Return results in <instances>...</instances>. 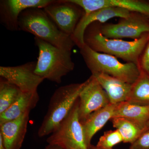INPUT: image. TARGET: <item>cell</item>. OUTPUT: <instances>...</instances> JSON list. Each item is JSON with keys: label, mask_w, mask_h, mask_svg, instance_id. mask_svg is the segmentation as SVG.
<instances>
[{"label": "cell", "mask_w": 149, "mask_h": 149, "mask_svg": "<svg viewBox=\"0 0 149 149\" xmlns=\"http://www.w3.org/2000/svg\"><path fill=\"white\" fill-rule=\"evenodd\" d=\"M149 41V33L132 41L107 38L101 32L99 22L89 25L84 35L85 44L93 50L114 56L127 63H133L139 65L141 54Z\"/></svg>", "instance_id": "6da1fadb"}, {"label": "cell", "mask_w": 149, "mask_h": 149, "mask_svg": "<svg viewBox=\"0 0 149 149\" xmlns=\"http://www.w3.org/2000/svg\"><path fill=\"white\" fill-rule=\"evenodd\" d=\"M19 31L29 32L55 47L72 51L75 44L71 36L58 29L43 8H31L23 11L18 20Z\"/></svg>", "instance_id": "7a4b0ae2"}, {"label": "cell", "mask_w": 149, "mask_h": 149, "mask_svg": "<svg viewBox=\"0 0 149 149\" xmlns=\"http://www.w3.org/2000/svg\"><path fill=\"white\" fill-rule=\"evenodd\" d=\"M39 50L35 73L45 79L56 83L74 69L72 51L60 49L45 41L35 37Z\"/></svg>", "instance_id": "3957f363"}, {"label": "cell", "mask_w": 149, "mask_h": 149, "mask_svg": "<svg viewBox=\"0 0 149 149\" xmlns=\"http://www.w3.org/2000/svg\"><path fill=\"white\" fill-rule=\"evenodd\" d=\"M79 49L92 74L104 73L131 85L139 79L142 74L140 67L135 63H121L114 56L96 52L85 44Z\"/></svg>", "instance_id": "277c9868"}, {"label": "cell", "mask_w": 149, "mask_h": 149, "mask_svg": "<svg viewBox=\"0 0 149 149\" xmlns=\"http://www.w3.org/2000/svg\"><path fill=\"white\" fill-rule=\"evenodd\" d=\"M86 81L58 88L51 97L47 112L38 130L40 137L52 134L67 116L79 99Z\"/></svg>", "instance_id": "5b68a950"}, {"label": "cell", "mask_w": 149, "mask_h": 149, "mask_svg": "<svg viewBox=\"0 0 149 149\" xmlns=\"http://www.w3.org/2000/svg\"><path fill=\"white\" fill-rule=\"evenodd\" d=\"M79 99L67 116L47 139L64 149H89L79 116Z\"/></svg>", "instance_id": "8992f818"}, {"label": "cell", "mask_w": 149, "mask_h": 149, "mask_svg": "<svg viewBox=\"0 0 149 149\" xmlns=\"http://www.w3.org/2000/svg\"><path fill=\"white\" fill-rule=\"evenodd\" d=\"M100 28L102 34L107 38L135 40L149 33V18L141 14L131 12L130 16L121 19L116 24L101 25L100 23Z\"/></svg>", "instance_id": "52a82bcc"}, {"label": "cell", "mask_w": 149, "mask_h": 149, "mask_svg": "<svg viewBox=\"0 0 149 149\" xmlns=\"http://www.w3.org/2000/svg\"><path fill=\"white\" fill-rule=\"evenodd\" d=\"M43 9L61 31L70 36L84 14L83 9L69 0H54Z\"/></svg>", "instance_id": "ba28073f"}, {"label": "cell", "mask_w": 149, "mask_h": 149, "mask_svg": "<svg viewBox=\"0 0 149 149\" xmlns=\"http://www.w3.org/2000/svg\"><path fill=\"white\" fill-rule=\"evenodd\" d=\"M37 62L31 61L15 66H0L1 78L18 87L23 93L37 92L45 80L35 73Z\"/></svg>", "instance_id": "9c48e42d"}, {"label": "cell", "mask_w": 149, "mask_h": 149, "mask_svg": "<svg viewBox=\"0 0 149 149\" xmlns=\"http://www.w3.org/2000/svg\"><path fill=\"white\" fill-rule=\"evenodd\" d=\"M105 91L93 75L86 80V84L79 97V116L83 122L92 113L109 104Z\"/></svg>", "instance_id": "30bf717a"}, {"label": "cell", "mask_w": 149, "mask_h": 149, "mask_svg": "<svg viewBox=\"0 0 149 149\" xmlns=\"http://www.w3.org/2000/svg\"><path fill=\"white\" fill-rule=\"evenodd\" d=\"M54 0H1L0 22L9 31H19L18 20L23 11L31 8H44Z\"/></svg>", "instance_id": "8fae6325"}, {"label": "cell", "mask_w": 149, "mask_h": 149, "mask_svg": "<svg viewBox=\"0 0 149 149\" xmlns=\"http://www.w3.org/2000/svg\"><path fill=\"white\" fill-rule=\"evenodd\" d=\"M131 13V12L124 9L109 7L100 9L88 14H84L71 36V38L75 45L80 48L85 44L84 33L89 25L95 22L103 23L113 17L126 18L130 16Z\"/></svg>", "instance_id": "7c38bea8"}, {"label": "cell", "mask_w": 149, "mask_h": 149, "mask_svg": "<svg viewBox=\"0 0 149 149\" xmlns=\"http://www.w3.org/2000/svg\"><path fill=\"white\" fill-rule=\"evenodd\" d=\"M88 14L100 9L116 7L137 13L149 18V2L139 0H69Z\"/></svg>", "instance_id": "4fadbf2b"}, {"label": "cell", "mask_w": 149, "mask_h": 149, "mask_svg": "<svg viewBox=\"0 0 149 149\" xmlns=\"http://www.w3.org/2000/svg\"><path fill=\"white\" fill-rule=\"evenodd\" d=\"M29 112L0 125V137L6 149H20L24 141Z\"/></svg>", "instance_id": "5bb4252c"}, {"label": "cell", "mask_w": 149, "mask_h": 149, "mask_svg": "<svg viewBox=\"0 0 149 149\" xmlns=\"http://www.w3.org/2000/svg\"><path fill=\"white\" fill-rule=\"evenodd\" d=\"M108 97L110 103L116 104L128 100L132 85L102 73L92 74Z\"/></svg>", "instance_id": "9a60e30c"}, {"label": "cell", "mask_w": 149, "mask_h": 149, "mask_svg": "<svg viewBox=\"0 0 149 149\" xmlns=\"http://www.w3.org/2000/svg\"><path fill=\"white\" fill-rule=\"evenodd\" d=\"M116 106V104L110 103L104 107L92 113L81 123L89 149L92 145L91 142L93 136L104 127L109 120L113 117Z\"/></svg>", "instance_id": "2e32d148"}, {"label": "cell", "mask_w": 149, "mask_h": 149, "mask_svg": "<svg viewBox=\"0 0 149 149\" xmlns=\"http://www.w3.org/2000/svg\"><path fill=\"white\" fill-rule=\"evenodd\" d=\"M40 99L39 94L23 93L18 100L6 110L0 114V125L7 121L16 119L35 108Z\"/></svg>", "instance_id": "e0dca14e"}, {"label": "cell", "mask_w": 149, "mask_h": 149, "mask_svg": "<svg viewBox=\"0 0 149 149\" xmlns=\"http://www.w3.org/2000/svg\"><path fill=\"white\" fill-rule=\"evenodd\" d=\"M117 117L127 118L147 129L149 122V105H140L128 102L116 104L113 118Z\"/></svg>", "instance_id": "ac0fdd59"}, {"label": "cell", "mask_w": 149, "mask_h": 149, "mask_svg": "<svg viewBox=\"0 0 149 149\" xmlns=\"http://www.w3.org/2000/svg\"><path fill=\"white\" fill-rule=\"evenodd\" d=\"M111 120L113 127L122 136L123 143L133 144L147 129L144 126L125 118L114 117Z\"/></svg>", "instance_id": "d6986e66"}, {"label": "cell", "mask_w": 149, "mask_h": 149, "mask_svg": "<svg viewBox=\"0 0 149 149\" xmlns=\"http://www.w3.org/2000/svg\"><path fill=\"white\" fill-rule=\"evenodd\" d=\"M140 105H149V76L142 72L139 79L132 85L127 101Z\"/></svg>", "instance_id": "ffe728a7"}, {"label": "cell", "mask_w": 149, "mask_h": 149, "mask_svg": "<svg viewBox=\"0 0 149 149\" xmlns=\"http://www.w3.org/2000/svg\"><path fill=\"white\" fill-rule=\"evenodd\" d=\"M22 92L15 85L1 78L0 80V114L16 102Z\"/></svg>", "instance_id": "44dd1931"}, {"label": "cell", "mask_w": 149, "mask_h": 149, "mask_svg": "<svg viewBox=\"0 0 149 149\" xmlns=\"http://www.w3.org/2000/svg\"><path fill=\"white\" fill-rule=\"evenodd\" d=\"M121 142H123V139L118 130H109L100 138L96 146L101 149H112Z\"/></svg>", "instance_id": "7402d4cb"}, {"label": "cell", "mask_w": 149, "mask_h": 149, "mask_svg": "<svg viewBox=\"0 0 149 149\" xmlns=\"http://www.w3.org/2000/svg\"><path fill=\"white\" fill-rule=\"evenodd\" d=\"M130 149H149V131L143 133L132 144Z\"/></svg>", "instance_id": "603a6c76"}, {"label": "cell", "mask_w": 149, "mask_h": 149, "mask_svg": "<svg viewBox=\"0 0 149 149\" xmlns=\"http://www.w3.org/2000/svg\"><path fill=\"white\" fill-rule=\"evenodd\" d=\"M139 66L141 71L149 76V41L140 58Z\"/></svg>", "instance_id": "cb8c5ba5"}, {"label": "cell", "mask_w": 149, "mask_h": 149, "mask_svg": "<svg viewBox=\"0 0 149 149\" xmlns=\"http://www.w3.org/2000/svg\"><path fill=\"white\" fill-rule=\"evenodd\" d=\"M45 149H64L61 147L56 145L54 144H49Z\"/></svg>", "instance_id": "d4e9b609"}, {"label": "cell", "mask_w": 149, "mask_h": 149, "mask_svg": "<svg viewBox=\"0 0 149 149\" xmlns=\"http://www.w3.org/2000/svg\"><path fill=\"white\" fill-rule=\"evenodd\" d=\"M0 149H6L3 145L2 140L1 137H0Z\"/></svg>", "instance_id": "484cf974"}, {"label": "cell", "mask_w": 149, "mask_h": 149, "mask_svg": "<svg viewBox=\"0 0 149 149\" xmlns=\"http://www.w3.org/2000/svg\"><path fill=\"white\" fill-rule=\"evenodd\" d=\"M89 149H101L99 148H97L96 146H92L91 145V146L90 147V148H89Z\"/></svg>", "instance_id": "4316f807"}, {"label": "cell", "mask_w": 149, "mask_h": 149, "mask_svg": "<svg viewBox=\"0 0 149 149\" xmlns=\"http://www.w3.org/2000/svg\"><path fill=\"white\" fill-rule=\"evenodd\" d=\"M148 126H149V122L148 123Z\"/></svg>", "instance_id": "83f0119b"}]
</instances>
